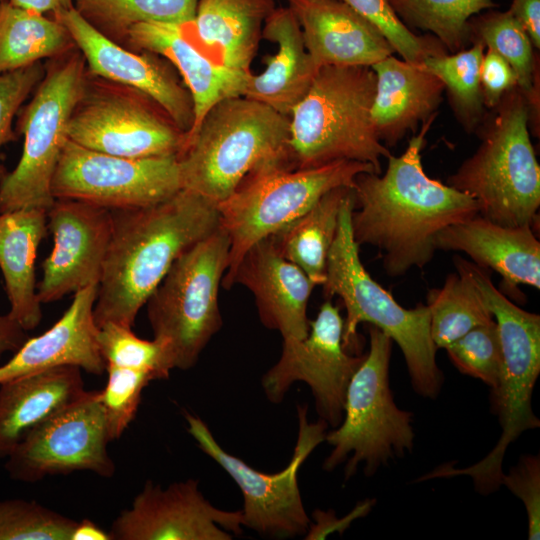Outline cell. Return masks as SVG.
Masks as SVG:
<instances>
[{"instance_id": "cell-13", "label": "cell", "mask_w": 540, "mask_h": 540, "mask_svg": "<svg viewBox=\"0 0 540 540\" xmlns=\"http://www.w3.org/2000/svg\"><path fill=\"white\" fill-rule=\"evenodd\" d=\"M182 189L177 156L126 158L67 140L52 182L54 199H72L110 211L151 206Z\"/></svg>"}, {"instance_id": "cell-16", "label": "cell", "mask_w": 540, "mask_h": 540, "mask_svg": "<svg viewBox=\"0 0 540 540\" xmlns=\"http://www.w3.org/2000/svg\"><path fill=\"white\" fill-rule=\"evenodd\" d=\"M309 326L304 339L283 341L281 357L263 376L262 387L270 401L280 402L293 382H305L321 419L337 427L343 419L347 387L365 354L352 355L344 348V320L331 301L321 305Z\"/></svg>"}, {"instance_id": "cell-29", "label": "cell", "mask_w": 540, "mask_h": 540, "mask_svg": "<svg viewBox=\"0 0 540 540\" xmlns=\"http://www.w3.org/2000/svg\"><path fill=\"white\" fill-rule=\"evenodd\" d=\"M47 230L46 209L0 213V270L10 304L8 314L25 331L35 329L42 318L35 261Z\"/></svg>"}, {"instance_id": "cell-15", "label": "cell", "mask_w": 540, "mask_h": 540, "mask_svg": "<svg viewBox=\"0 0 540 540\" xmlns=\"http://www.w3.org/2000/svg\"><path fill=\"white\" fill-rule=\"evenodd\" d=\"M100 391L77 399L29 432L7 456L10 478L37 482L46 476L90 471L109 478L116 471Z\"/></svg>"}, {"instance_id": "cell-28", "label": "cell", "mask_w": 540, "mask_h": 540, "mask_svg": "<svg viewBox=\"0 0 540 540\" xmlns=\"http://www.w3.org/2000/svg\"><path fill=\"white\" fill-rule=\"evenodd\" d=\"M274 0H198L191 34L209 56L232 70L250 72Z\"/></svg>"}, {"instance_id": "cell-11", "label": "cell", "mask_w": 540, "mask_h": 540, "mask_svg": "<svg viewBox=\"0 0 540 540\" xmlns=\"http://www.w3.org/2000/svg\"><path fill=\"white\" fill-rule=\"evenodd\" d=\"M364 172L376 173L365 162L341 160L320 167H276L249 175L217 204L220 226L230 239L229 262L221 286L232 287L233 274L246 251L308 211L325 193L353 187Z\"/></svg>"}, {"instance_id": "cell-25", "label": "cell", "mask_w": 540, "mask_h": 540, "mask_svg": "<svg viewBox=\"0 0 540 540\" xmlns=\"http://www.w3.org/2000/svg\"><path fill=\"white\" fill-rule=\"evenodd\" d=\"M371 68L376 75L372 121L379 140L388 148L437 115L445 87L433 73L393 55Z\"/></svg>"}, {"instance_id": "cell-21", "label": "cell", "mask_w": 540, "mask_h": 540, "mask_svg": "<svg viewBox=\"0 0 540 540\" xmlns=\"http://www.w3.org/2000/svg\"><path fill=\"white\" fill-rule=\"evenodd\" d=\"M254 295L265 327L277 330L283 341L302 340L309 332L307 304L315 284L266 237L252 245L241 258L231 280Z\"/></svg>"}, {"instance_id": "cell-39", "label": "cell", "mask_w": 540, "mask_h": 540, "mask_svg": "<svg viewBox=\"0 0 540 540\" xmlns=\"http://www.w3.org/2000/svg\"><path fill=\"white\" fill-rule=\"evenodd\" d=\"M344 1L374 24L401 59L411 65L422 66L427 58L447 53V49L433 35L419 36L409 29L396 15L388 0Z\"/></svg>"}, {"instance_id": "cell-14", "label": "cell", "mask_w": 540, "mask_h": 540, "mask_svg": "<svg viewBox=\"0 0 540 540\" xmlns=\"http://www.w3.org/2000/svg\"><path fill=\"white\" fill-rule=\"evenodd\" d=\"M307 408H298L299 433L288 466L275 474L259 472L226 452L214 439L207 425L185 414L188 432L201 450L214 459L237 483L244 498L243 526L260 534L295 537L306 533L310 519L304 509L297 481L298 470L314 448L325 440L327 423H309Z\"/></svg>"}, {"instance_id": "cell-49", "label": "cell", "mask_w": 540, "mask_h": 540, "mask_svg": "<svg viewBox=\"0 0 540 540\" xmlns=\"http://www.w3.org/2000/svg\"><path fill=\"white\" fill-rule=\"evenodd\" d=\"M70 540H112L110 533L90 519L76 522Z\"/></svg>"}, {"instance_id": "cell-7", "label": "cell", "mask_w": 540, "mask_h": 540, "mask_svg": "<svg viewBox=\"0 0 540 540\" xmlns=\"http://www.w3.org/2000/svg\"><path fill=\"white\" fill-rule=\"evenodd\" d=\"M471 277L497 325L502 352L498 386L491 390V406L502 433L495 447L479 462L465 468L450 463L420 477L419 481L469 476L475 489L487 495L501 486L502 463L508 446L527 430L540 426L531 405L540 373V316L528 312L499 291L487 270L475 268Z\"/></svg>"}, {"instance_id": "cell-5", "label": "cell", "mask_w": 540, "mask_h": 540, "mask_svg": "<svg viewBox=\"0 0 540 540\" xmlns=\"http://www.w3.org/2000/svg\"><path fill=\"white\" fill-rule=\"evenodd\" d=\"M489 110L475 131L479 146L447 184L474 198L478 214L489 221L533 228L540 206V166L530 140L527 99L515 86Z\"/></svg>"}, {"instance_id": "cell-23", "label": "cell", "mask_w": 540, "mask_h": 540, "mask_svg": "<svg viewBox=\"0 0 540 540\" xmlns=\"http://www.w3.org/2000/svg\"><path fill=\"white\" fill-rule=\"evenodd\" d=\"M98 285L74 293L61 318L43 334L28 338L0 366V384L58 366H77L94 375L106 370L97 342L94 304Z\"/></svg>"}, {"instance_id": "cell-47", "label": "cell", "mask_w": 540, "mask_h": 540, "mask_svg": "<svg viewBox=\"0 0 540 540\" xmlns=\"http://www.w3.org/2000/svg\"><path fill=\"white\" fill-rule=\"evenodd\" d=\"M26 332L8 313L0 315V357L6 352H16L29 338Z\"/></svg>"}, {"instance_id": "cell-22", "label": "cell", "mask_w": 540, "mask_h": 540, "mask_svg": "<svg viewBox=\"0 0 540 540\" xmlns=\"http://www.w3.org/2000/svg\"><path fill=\"white\" fill-rule=\"evenodd\" d=\"M316 66H369L395 52L382 32L344 0H287Z\"/></svg>"}, {"instance_id": "cell-8", "label": "cell", "mask_w": 540, "mask_h": 540, "mask_svg": "<svg viewBox=\"0 0 540 540\" xmlns=\"http://www.w3.org/2000/svg\"><path fill=\"white\" fill-rule=\"evenodd\" d=\"M369 350L346 391L344 414L335 430L325 435L332 451L323 467L331 471L347 460L345 479L359 463L373 475L381 467L411 451L412 414L395 404L389 385L392 339L369 325Z\"/></svg>"}, {"instance_id": "cell-44", "label": "cell", "mask_w": 540, "mask_h": 540, "mask_svg": "<svg viewBox=\"0 0 540 540\" xmlns=\"http://www.w3.org/2000/svg\"><path fill=\"white\" fill-rule=\"evenodd\" d=\"M480 83L486 109L495 107L503 95L517 86V78L510 64L491 49L484 51Z\"/></svg>"}, {"instance_id": "cell-10", "label": "cell", "mask_w": 540, "mask_h": 540, "mask_svg": "<svg viewBox=\"0 0 540 540\" xmlns=\"http://www.w3.org/2000/svg\"><path fill=\"white\" fill-rule=\"evenodd\" d=\"M229 251V236L219 226L175 260L146 301L154 339L173 369L191 368L222 326L218 292Z\"/></svg>"}, {"instance_id": "cell-27", "label": "cell", "mask_w": 540, "mask_h": 540, "mask_svg": "<svg viewBox=\"0 0 540 540\" xmlns=\"http://www.w3.org/2000/svg\"><path fill=\"white\" fill-rule=\"evenodd\" d=\"M84 391L81 369L70 365L0 384V458Z\"/></svg>"}, {"instance_id": "cell-43", "label": "cell", "mask_w": 540, "mask_h": 540, "mask_svg": "<svg viewBox=\"0 0 540 540\" xmlns=\"http://www.w3.org/2000/svg\"><path fill=\"white\" fill-rule=\"evenodd\" d=\"M501 485L506 486L524 504L528 519V539L540 537V457L523 455L507 474Z\"/></svg>"}, {"instance_id": "cell-12", "label": "cell", "mask_w": 540, "mask_h": 540, "mask_svg": "<svg viewBox=\"0 0 540 540\" xmlns=\"http://www.w3.org/2000/svg\"><path fill=\"white\" fill-rule=\"evenodd\" d=\"M67 137L91 150L134 159L177 156L186 141V133L149 96L88 73Z\"/></svg>"}, {"instance_id": "cell-9", "label": "cell", "mask_w": 540, "mask_h": 540, "mask_svg": "<svg viewBox=\"0 0 540 540\" xmlns=\"http://www.w3.org/2000/svg\"><path fill=\"white\" fill-rule=\"evenodd\" d=\"M87 68L77 47L51 58L29 103L19 114L23 135L20 159L0 179V213L48 208L52 178L68 140L67 125L86 82Z\"/></svg>"}, {"instance_id": "cell-40", "label": "cell", "mask_w": 540, "mask_h": 540, "mask_svg": "<svg viewBox=\"0 0 540 540\" xmlns=\"http://www.w3.org/2000/svg\"><path fill=\"white\" fill-rule=\"evenodd\" d=\"M445 350L461 373L483 381L491 390L498 386L502 352L495 320L473 328Z\"/></svg>"}, {"instance_id": "cell-34", "label": "cell", "mask_w": 540, "mask_h": 540, "mask_svg": "<svg viewBox=\"0 0 540 540\" xmlns=\"http://www.w3.org/2000/svg\"><path fill=\"white\" fill-rule=\"evenodd\" d=\"M440 289L427 296L430 335L435 347L446 348L473 328L494 320L470 275L460 267Z\"/></svg>"}, {"instance_id": "cell-2", "label": "cell", "mask_w": 540, "mask_h": 540, "mask_svg": "<svg viewBox=\"0 0 540 540\" xmlns=\"http://www.w3.org/2000/svg\"><path fill=\"white\" fill-rule=\"evenodd\" d=\"M94 304L97 326L132 328L175 260L220 226L217 203L186 189L160 203L115 210Z\"/></svg>"}, {"instance_id": "cell-26", "label": "cell", "mask_w": 540, "mask_h": 540, "mask_svg": "<svg viewBox=\"0 0 540 540\" xmlns=\"http://www.w3.org/2000/svg\"><path fill=\"white\" fill-rule=\"evenodd\" d=\"M262 38L277 45L276 54L264 59L266 69L251 75L243 96L290 116L306 95L318 68L312 62L297 18L289 7L275 8L266 19Z\"/></svg>"}, {"instance_id": "cell-3", "label": "cell", "mask_w": 540, "mask_h": 540, "mask_svg": "<svg viewBox=\"0 0 540 540\" xmlns=\"http://www.w3.org/2000/svg\"><path fill=\"white\" fill-rule=\"evenodd\" d=\"M289 139L290 116L246 96L225 98L177 155L182 189L218 204L255 172L293 169Z\"/></svg>"}, {"instance_id": "cell-30", "label": "cell", "mask_w": 540, "mask_h": 540, "mask_svg": "<svg viewBox=\"0 0 540 540\" xmlns=\"http://www.w3.org/2000/svg\"><path fill=\"white\" fill-rule=\"evenodd\" d=\"M352 187L325 193L308 211L275 234L278 252L297 265L315 285L325 280L328 253L335 239L341 207Z\"/></svg>"}, {"instance_id": "cell-33", "label": "cell", "mask_w": 540, "mask_h": 540, "mask_svg": "<svg viewBox=\"0 0 540 540\" xmlns=\"http://www.w3.org/2000/svg\"><path fill=\"white\" fill-rule=\"evenodd\" d=\"M198 0H74L77 12L98 32L125 47L136 24H193Z\"/></svg>"}, {"instance_id": "cell-48", "label": "cell", "mask_w": 540, "mask_h": 540, "mask_svg": "<svg viewBox=\"0 0 540 540\" xmlns=\"http://www.w3.org/2000/svg\"><path fill=\"white\" fill-rule=\"evenodd\" d=\"M12 5L39 14H52L74 7V0H8Z\"/></svg>"}, {"instance_id": "cell-42", "label": "cell", "mask_w": 540, "mask_h": 540, "mask_svg": "<svg viewBox=\"0 0 540 540\" xmlns=\"http://www.w3.org/2000/svg\"><path fill=\"white\" fill-rule=\"evenodd\" d=\"M44 73L45 67L40 61L0 74V179L7 173L1 163V149L14 139L13 119Z\"/></svg>"}, {"instance_id": "cell-36", "label": "cell", "mask_w": 540, "mask_h": 540, "mask_svg": "<svg viewBox=\"0 0 540 540\" xmlns=\"http://www.w3.org/2000/svg\"><path fill=\"white\" fill-rule=\"evenodd\" d=\"M409 28L431 33L451 53L467 48L469 20L495 6L493 0H388Z\"/></svg>"}, {"instance_id": "cell-4", "label": "cell", "mask_w": 540, "mask_h": 540, "mask_svg": "<svg viewBox=\"0 0 540 540\" xmlns=\"http://www.w3.org/2000/svg\"><path fill=\"white\" fill-rule=\"evenodd\" d=\"M353 208L352 188L340 210L322 284L324 297L329 300L339 296L345 307L343 346L348 352L358 347L360 323L379 328L401 349L414 391L434 399L441 391L443 374L436 363L437 348L430 335L429 308L423 304L412 309L402 307L370 276L360 260L359 246L353 237Z\"/></svg>"}, {"instance_id": "cell-1", "label": "cell", "mask_w": 540, "mask_h": 540, "mask_svg": "<svg viewBox=\"0 0 540 540\" xmlns=\"http://www.w3.org/2000/svg\"><path fill=\"white\" fill-rule=\"evenodd\" d=\"M434 118L422 123L400 156L387 158L383 174L360 173L352 187L354 240L359 247H376L391 277L425 267L436 251L437 234L479 213L474 198L424 171L421 150Z\"/></svg>"}, {"instance_id": "cell-19", "label": "cell", "mask_w": 540, "mask_h": 540, "mask_svg": "<svg viewBox=\"0 0 540 540\" xmlns=\"http://www.w3.org/2000/svg\"><path fill=\"white\" fill-rule=\"evenodd\" d=\"M69 32L87 64V73L132 87L153 99L184 132L194 123L190 92L161 56L136 53L108 39L72 7L53 15Z\"/></svg>"}, {"instance_id": "cell-50", "label": "cell", "mask_w": 540, "mask_h": 540, "mask_svg": "<svg viewBox=\"0 0 540 540\" xmlns=\"http://www.w3.org/2000/svg\"><path fill=\"white\" fill-rule=\"evenodd\" d=\"M3 0H0V2H2Z\"/></svg>"}, {"instance_id": "cell-32", "label": "cell", "mask_w": 540, "mask_h": 540, "mask_svg": "<svg viewBox=\"0 0 540 540\" xmlns=\"http://www.w3.org/2000/svg\"><path fill=\"white\" fill-rule=\"evenodd\" d=\"M470 43H481L512 67L517 86L529 105V126L539 132V75L531 39L522 24L507 11H488L468 22Z\"/></svg>"}, {"instance_id": "cell-6", "label": "cell", "mask_w": 540, "mask_h": 540, "mask_svg": "<svg viewBox=\"0 0 540 540\" xmlns=\"http://www.w3.org/2000/svg\"><path fill=\"white\" fill-rule=\"evenodd\" d=\"M376 75L369 66H322L290 115L293 169L320 167L341 160L371 164L382 173L389 149L379 140L371 110Z\"/></svg>"}, {"instance_id": "cell-31", "label": "cell", "mask_w": 540, "mask_h": 540, "mask_svg": "<svg viewBox=\"0 0 540 540\" xmlns=\"http://www.w3.org/2000/svg\"><path fill=\"white\" fill-rule=\"evenodd\" d=\"M67 29L56 19L0 2V74L75 48Z\"/></svg>"}, {"instance_id": "cell-24", "label": "cell", "mask_w": 540, "mask_h": 540, "mask_svg": "<svg viewBox=\"0 0 540 540\" xmlns=\"http://www.w3.org/2000/svg\"><path fill=\"white\" fill-rule=\"evenodd\" d=\"M435 247L464 252L477 266L496 271L511 294L519 295L521 284L540 288V243L531 226L507 227L477 214L439 232Z\"/></svg>"}, {"instance_id": "cell-46", "label": "cell", "mask_w": 540, "mask_h": 540, "mask_svg": "<svg viewBox=\"0 0 540 540\" xmlns=\"http://www.w3.org/2000/svg\"><path fill=\"white\" fill-rule=\"evenodd\" d=\"M509 11L527 31L533 46L540 48V0H512Z\"/></svg>"}, {"instance_id": "cell-35", "label": "cell", "mask_w": 540, "mask_h": 540, "mask_svg": "<svg viewBox=\"0 0 540 540\" xmlns=\"http://www.w3.org/2000/svg\"><path fill=\"white\" fill-rule=\"evenodd\" d=\"M485 47L473 43L456 53L427 58L424 69L444 84L455 118L467 133H474L487 111L480 83V68Z\"/></svg>"}, {"instance_id": "cell-37", "label": "cell", "mask_w": 540, "mask_h": 540, "mask_svg": "<svg viewBox=\"0 0 540 540\" xmlns=\"http://www.w3.org/2000/svg\"><path fill=\"white\" fill-rule=\"evenodd\" d=\"M97 342L106 365L146 371L154 380L168 378L173 369L164 346L139 338L132 328L106 322L98 327Z\"/></svg>"}, {"instance_id": "cell-38", "label": "cell", "mask_w": 540, "mask_h": 540, "mask_svg": "<svg viewBox=\"0 0 540 540\" xmlns=\"http://www.w3.org/2000/svg\"><path fill=\"white\" fill-rule=\"evenodd\" d=\"M76 522L36 501H0V540H70Z\"/></svg>"}, {"instance_id": "cell-41", "label": "cell", "mask_w": 540, "mask_h": 540, "mask_svg": "<svg viewBox=\"0 0 540 540\" xmlns=\"http://www.w3.org/2000/svg\"><path fill=\"white\" fill-rule=\"evenodd\" d=\"M108 374L101 403L110 442L119 439L136 416L143 389L154 380L142 370L106 365Z\"/></svg>"}, {"instance_id": "cell-18", "label": "cell", "mask_w": 540, "mask_h": 540, "mask_svg": "<svg viewBox=\"0 0 540 540\" xmlns=\"http://www.w3.org/2000/svg\"><path fill=\"white\" fill-rule=\"evenodd\" d=\"M53 249L42 262L37 295L42 303L98 285L110 243L111 211L72 199H55L47 210Z\"/></svg>"}, {"instance_id": "cell-17", "label": "cell", "mask_w": 540, "mask_h": 540, "mask_svg": "<svg viewBox=\"0 0 540 540\" xmlns=\"http://www.w3.org/2000/svg\"><path fill=\"white\" fill-rule=\"evenodd\" d=\"M242 511L210 504L198 481L187 479L167 488L147 481L131 506L109 530L112 540H230L242 532Z\"/></svg>"}, {"instance_id": "cell-20", "label": "cell", "mask_w": 540, "mask_h": 540, "mask_svg": "<svg viewBox=\"0 0 540 540\" xmlns=\"http://www.w3.org/2000/svg\"><path fill=\"white\" fill-rule=\"evenodd\" d=\"M191 25L145 22L128 32L125 48L148 51L169 61L180 73L191 94L194 123L186 137L199 126L205 114L225 98L243 96L251 73L227 68L194 41Z\"/></svg>"}, {"instance_id": "cell-45", "label": "cell", "mask_w": 540, "mask_h": 540, "mask_svg": "<svg viewBox=\"0 0 540 540\" xmlns=\"http://www.w3.org/2000/svg\"><path fill=\"white\" fill-rule=\"evenodd\" d=\"M374 500H366L360 503L343 519L335 517L333 512H324L317 510L314 512L316 525L309 527L308 537L306 539H323L328 533L339 530L340 532L346 529L350 523L361 516L367 514L373 506Z\"/></svg>"}]
</instances>
